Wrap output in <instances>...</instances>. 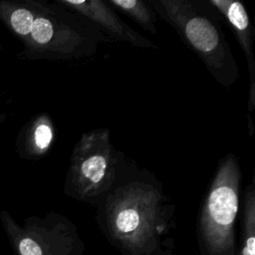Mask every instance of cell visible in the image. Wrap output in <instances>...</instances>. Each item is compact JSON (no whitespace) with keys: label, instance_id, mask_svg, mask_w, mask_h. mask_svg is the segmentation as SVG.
I'll use <instances>...</instances> for the list:
<instances>
[{"label":"cell","instance_id":"cell-5","mask_svg":"<svg viewBox=\"0 0 255 255\" xmlns=\"http://www.w3.org/2000/svg\"><path fill=\"white\" fill-rule=\"evenodd\" d=\"M120 162L109 128L84 132L72 150L64 192L80 201L102 199L121 176Z\"/></svg>","mask_w":255,"mask_h":255},{"label":"cell","instance_id":"cell-11","mask_svg":"<svg viewBox=\"0 0 255 255\" xmlns=\"http://www.w3.org/2000/svg\"><path fill=\"white\" fill-rule=\"evenodd\" d=\"M108 3L115 9L123 12L143 30L155 35L157 16L145 0H109Z\"/></svg>","mask_w":255,"mask_h":255},{"label":"cell","instance_id":"cell-3","mask_svg":"<svg viewBox=\"0 0 255 255\" xmlns=\"http://www.w3.org/2000/svg\"><path fill=\"white\" fill-rule=\"evenodd\" d=\"M35 14L19 57L71 61L94 56L107 36L80 14L56 1L34 0Z\"/></svg>","mask_w":255,"mask_h":255},{"label":"cell","instance_id":"cell-8","mask_svg":"<svg viewBox=\"0 0 255 255\" xmlns=\"http://www.w3.org/2000/svg\"><path fill=\"white\" fill-rule=\"evenodd\" d=\"M218 13L223 21L233 32L239 43L247 62L249 75V89L247 99V130L251 137L254 133L252 113L255 110V56L253 53L254 28L250 21L245 6L239 1L233 0H207Z\"/></svg>","mask_w":255,"mask_h":255},{"label":"cell","instance_id":"cell-7","mask_svg":"<svg viewBox=\"0 0 255 255\" xmlns=\"http://www.w3.org/2000/svg\"><path fill=\"white\" fill-rule=\"evenodd\" d=\"M96 25L109 40L124 42L140 49H156L149 39L129 27L108 3L102 0H55Z\"/></svg>","mask_w":255,"mask_h":255},{"label":"cell","instance_id":"cell-2","mask_svg":"<svg viewBox=\"0 0 255 255\" xmlns=\"http://www.w3.org/2000/svg\"><path fill=\"white\" fill-rule=\"evenodd\" d=\"M225 89L239 79V67L222 28V17L207 0H146Z\"/></svg>","mask_w":255,"mask_h":255},{"label":"cell","instance_id":"cell-6","mask_svg":"<svg viewBox=\"0 0 255 255\" xmlns=\"http://www.w3.org/2000/svg\"><path fill=\"white\" fill-rule=\"evenodd\" d=\"M0 219L16 255H69L78 240L74 225L57 213L26 218L23 226L5 210Z\"/></svg>","mask_w":255,"mask_h":255},{"label":"cell","instance_id":"cell-13","mask_svg":"<svg viewBox=\"0 0 255 255\" xmlns=\"http://www.w3.org/2000/svg\"><path fill=\"white\" fill-rule=\"evenodd\" d=\"M1 50H2V47H1V45H0V51H1Z\"/></svg>","mask_w":255,"mask_h":255},{"label":"cell","instance_id":"cell-4","mask_svg":"<svg viewBox=\"0 0 255 255\" xmlns=\"http://www.w3.org/2000/svg\"><path fill=\"white\" fill-rule=\"evenodd\" d=\"M242 171L233 152L222 157L204 195L198 230L209 255H236L234 229Z\"/></svg>","mask_w":255,"mask_h":255},{"label":"cell","instance_id":"cell-9","mask_svg":"<svg viewBox=\"0 0 255 255\" xmlns=\"http://www.w3.org/2000/svg\"><path fill=\"white\" fill-rule=\"evenodd\" d=\"M56 139V128L52 118L39 114L18 134L17 151L22 158L35 160L46 155Z\"/></svg>","mask_w":255,"mask_h":255},{"label":"cell","instance_id":"cell-12","mask_svg":"<svg viewBox=\"0 0 255 255\" xmlns=\"http://www.w3.org/2000/svg\"><path fill=\"white\" fill-rule=\"evenodd\" d=\"M5 118H6V115L4 113L0 112V125L5 121Z\"/></svg>","mask_w":255,"mask_h":255},{"label":"cell","instance_id":"cell-1","mask_svg":"<svg viewBox=\"0 0 255 255\" xmlns=\"http://www.w3.org/2000/svg\"><path fill=\"white\" fill-rule=\"evenodd\" d=\"M104 199V220L112 238L135 252L151 247L167 228L173 207L161 185L142 175L120 176Z\"/></svg>","mask_w":255,"mask_h":255},{"label":"cell","instance_id":"cell-10","mask_svg":"<svg viewBox=\"0 0 255 255\" xmlns=\"http://www.w3.org/2000/svg\"><path fill=\"white\" fill-rule=\"evenodd\" d=\"M236 255H255V176L246 186L243 197L242 242Z\"/></svg>","mask_w":255,"mask_h":255}]
</instances>
